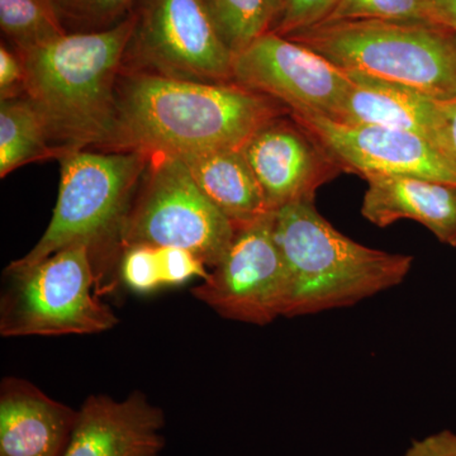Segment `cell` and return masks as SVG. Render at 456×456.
I'll list each match as a JSON object with an SVG mask.
<instances>
[{
    "mask_svg": "<svg viewBox=\"0 0 456 456\" xmlns=\"http://www.w3.org/2000/svg\"><path fill=\"white\" fill-rule=\"evenodd\" d=\"M285 113L289 110L283 104L233 82L134 70L117 84L106 146L174 156L242 149L255 132Z\"/></svg>",
    "mask_w": 456,
    "mask_h": 456,
    "instance_id": "6da1fadb",
    "label": "cell"
},
{
    "mask_svg": "<svg viewBox=\"0 0 456 456\" xmlns=\"http://www.w3.org/2000/svg\"><path fill=\"white\" fill-rule=\"evenodd\" d=\"M136 13L101 31L68 32L20 53L26 97L40 110L66 152L107 145L113 130L117 79L136 28Z\"/></svg>",
    "mask_w": 456,
    "mask_h": 456,
    "instance_id": "7a4b0ae2",
    "label": "cell"
},
{
    "mask_svg": "<svg viewBox=\"0 0 456 456\" xmlns=\"http://www.w3.org/2000/svg\"><path fill=\"white\" fill-rule=\"evenodd\" d=\"M274 235L289 275L284 317L350 307L403 283L411 255L368 248L336 230L314 202L274 212Z\"/></svg>",
    "mask_w": 456,
    "mask_h": 456,
    "instance_id": "3957f363",
    "label": "cell"
},
{
    "mask_svg": "<svg viewBox=\"0 0 456 456\" xmlns=\"http://www.w3.org/2000/svg\"><path fill=\"white\" fill-rule=\"evenodd\" d=\"M345 71L415 89L437 102L456 99V33L428 22H321L285 36Z\"/></svg>",
    "mask_w": 456,
    "mask_h": 456,
    "instance_id": "277c9868",
    "label": "cell"
},
{
    "mask_svg": "<svg viewBox=\"0 0 456 456\" xmlns=\"http://www.w3.org/2000/svg\"><path fill=\"white\" fill-rule=\"evenodd\" d=\"M150 155L130 150H73L60 158L61 178L53 218L35 248L8 268H28L73 245L97 251L117 240ZM97 268V266H95Z\"/></svg>",
    "mask_w": 456,
    "mask_h": 456,
    "instance_id": "5b68a950",
    "label": "cell"
},
{
    "mask_svg": "<svg viewBox=\"0 0 456 456\" xmlns=\"http://www.w3.org/2000/svg\"><path fill=\"white\" fill-rule=\"evenodd\" d=\"M0 299V335H94L119 320L99 298L101 285L92 250L73 245L28 268H7Z\"/></svg>",
    "mask_w": 456,
    "mask_h": 456,
    "instance_id": "8992f818",
    "label": "cell"
},
{
    "mask_svg": "<svg viewBox=\"0 0 456 456\" xmlns=\"http://www.w3.org/2000/svg\"><path fill=\"white\" fill-rule=\"evenodd\" d=\"M146 180L119 233L121 250L171 246L197 255L207 268L220 263L237 226L198 187L176 156L150 155Z\"/></svg>",
    "mask_w": 456,
    "mask_h": 456,
    "instance_id": "52a82bcc",
    "label": "cell"
},
{
    "mask_svg": "<svg viewBox=\"0 0 456 456\" xmlns=\"http://www.w3.org/2000/svg\"><path fill=\"white\" fill-rule=\"evenodd\" d=\"M289 290L272 212L237 227L220 263L191 293L221 317L266 326L285 316Z\"/></svg>",
    "mask_w": 456,
    "mask_h": 456,
    "instance_id": "ba28073f",
    "label": "cell"
},
{
    "mask_svg": "<svg viewBox=\"0 0 456 456\" xmlns=\"http://www.w3.org/2000/svg\"><path fill=\"white\" fill-rule=\"evenodd\" d=\"M136 16L128 50L141 68L179 79L232 82L233 53L202 0H143Z\"/></svg>",
    "mask_w": 456,
    "mask_h": 456,
    "instance_id": "9c48e42d",
    "label": "cell"
},
{
    "mask_svg": "<svg viewBox=\"0 0 456 456\" xmlns=\"http://www.w3.org/2000/svg\"><path fill=\"white\" fill-rule=\"evenodd\" d=\"M232 82L274 99L297 116L335 119L350 77L316 51L268 31L233 56Z\"/></svg>",
    "mask_w": 456,
    "mask_h": 456,
    "instance_id": "30bf717a",
    "label": "cell"
},
{
    "mask_svg": "<svg viewBox=\"0 0 456 456\" xmlns=\"http://www.w3.org/2000/svg\"><path fill=\"white\" fill-rule=\"evenodd\" d=\"M341 170L374 175L417 176L456 188V167L428 140L411 132L350 126L326 117L297 116Z\"/></svg>",
    "mask_w": 456,
    "mask_h": 456,
    "instance_id": "8fae6325",
    "label": "cell"
},
{
    "mask_svg": "<svg viewBox=\"0 0 456 456\" xmlns=\"http://www.w3.org/2000/svg\"><path fill=\"white\" fill-rule=\"evenodd\" d=\"M270 212L294 203L314 202L321 185L340 171L329 152L290 116L277 117L242 147Z\"/></svg>",
    "mask_w": 456,
    "mask_h": 456,
    "instance_id": "7c38bea8",
    "label": "cell"
},
{
    "mask_svg": "<svg viewBox=\"0 0 456 456\" xmlns=\"http://www.w3.org/2000/svg\"><path fill=\"white\" fill-rule=\"evenodd\" d=\"M164 411L145 393L122 401L92 395L77 410V422L62 456H161Z\"/></svg>",
    "mask_w": 456,
    "mask_h": 456,
    "instance_id": "4fadbf2b",
    "label": "cell"
},
{
    "mask_svg": "<svg viewBox=\"0 0 456 456\" xmlns=\"http://www.w3.org/2000/svg\"><path fill=\"white\" fill-rule=\"evenodd\" d=\"M77 410L17 377L0 384V456H62Z\"/></svg>",
    "mask_w": 456,
    "mask_h": 456,
    "instance_id": "5bb4252c",
    "label": "cell"
},
{
    "mask_svg": "<svg viewBox=\"0 0 456 456\" xmlns=\"http://www.w3.org/2000/svg\"><path fill=\"white\" fill-rule=\"evenodd\" d=\"M346 73L350 88L332 121L411 132L428 140L444 155L440 102L401 84L358 71Z\"/></svg>",
    "mask_w": 456,
    "mask_h": 456,
    "instance_id": "9a60e30c",
    "label": "cell"
},
{
    "mask_svg": "<svg viewBox=\"0 0 456 456\" xmlns=\"http://www.w3.org/2000/svg\"><path fill=\"white\" fill-rule=\"evenodd\" d=\"M362 215L378 227L399 220L424 224L443 244L456 246V188L417 176L365 178Z\"/></svg>",
    "mask_w": 456,
    "mask_h": 456,
    "instance_id": "2e32d148",
    "label": "cell"
},
{
    "mask_svg": "<svg viewBox=\"0 0 456 456\" xmlns=\"http://www.w3.org/2000/svg\"><path fill=\"white\" fill-rule=\"evenodd\" d=\"M176 158L208 200L237 227L272 213L241 149Z\"/></svg>",
    "mask_w": 456,
    "mask_h": 456,
    "instance_id": "e0dca14e",
    "label": "cell"
},
{
    "mask_svg": "<svg viewBox=\"0 0 456 456\" xmlns=\"http://www.w3.org/2000/svg\"><path fill=\"white\" fill-rule=\"evenodd\" d=\"M51 134L46 119L31 99L23 95L0 103V175L44 159L61 158L64 150Z\"/></svg>",
    "mask_w": 456,
    "mask_h": 456,
    "instance_id": "ac0fdd59",
    "label": "cell"
},
{
    "mask_svg": "<svg viewBox=\"0 0 456 456\" xmlns=\"http://www.w3.org/2000/svg\"><path fill=\"white\" fill-rule=\"evenodd\" d=\"M121 279L134 292L149 294L207 277V265L197 255L171 246L136 245L122 251Z\"/></svg>",
    "mask_w": 456,
    "mask_h": 456,
    "instance_id": "d6986e66",
    "label": "cell"
},
{
    "mask_svg": "<svg viewBox=\"0 0 456 456\" xmlns=\"http://www.w3.org/2000/svg\"><path fill=\"white\" fill-rule=\"evenodd\" d=\"M0 27L20 53L68 33L55 0H0Z\"/></svg>",
    "mask_w": 456,
    "mask_h": 456,
    "instance_id": "ffe728a7",
    "label": "cell"
},
{
    "mask_svg": "<svg viewBox=\"0 0 456 456\" xmlns=\"http://www.w3.org/2000/svg\"><path fill=\"white\" fill-rule=\"evenodd\" d=\"M216 31L228 50L241 53L270 31L268 0H202Z\"/></svg>",
    "mask_w": 456,
    "mask_h": 456,
    "instance_id": "44dd1931",
    "label": "cell"
},
{
    "mask_svg": "<svg viewBox=\"0 0 456 456\" xmlns=\"http://www.w3.org/2000/svg\"><path fill=\"white\" fill-rule=\"evenodd\" d=\"M341 20H391L439 25L428 0H338L322 22Z\"/></svg>",
    "mask_w": 456,
    "mask_h": 456,
    "instance_id": "7402d4cb",
    "label": "cell"
},
{
    "mask_svg": "<svg viewBox=\"0 0 456 456\" xmlns=\"http://www.w3.org/2000/svg\"><path fill=\"white\" fill-rule=\"evenodd\" d=\"M134 2L136 0H55L65 28L74 27L77 32L101 31L118 25L130 16Z\"/></svg>",
    "mask_w": 456,
    "mask_h": 456,
    "instance_id": "603a6c76",
    "label": "cell"
},
{
    "mask_svg": "<svg viewBox=\"0 0 456 456\" xmlns=\"http://www.w3.org/2000/svg\"><path fill=\"white\" fill-rule=\"evenodd\" d=\"M338 0H283L273 31L289 36L322 22Z\"/></svg>",
    "mask_w": 456,
    "mask_h": 456,
    "instance_id": "cb8c5ba5",
    "label": "cell"
},
{
    "mask_svg": "<svg viewBox=\"0 0 456 456\" xmlns=\"http://www.w3.org/2000/svg\"><path fill=\"white\" fill-rule=\"evenodd\" d=\"M26 94V68L18 51L0 47V99L7 101Z\"/></svg>",
    "mask_w": 456,
    "mask_h": 456,
    "instance_id": "d4e9b609",
    "label": "cell"
},
{
    "mask_svg": "<svg viewBox=\"0 0 456 456\" xmlns=\"http://www.w3.org/2000/svg\"><path fill=\"white\" fill-rule=\"evenodd\" d=\"M402 456H456V432L444 430L413 440Z\"/></svg>",
    "mask_w": 456,
    "mask_h": 456,
    "instance_id": "484cf974",
    "label": "cell"
},
{
    "mask_svg": "<svg viewBox=\"0 0 456 456\" xmlns=\"http://www.w3.org/2000/svg\"><path fill=\"white\" fill-rule=\"evenodd\" d=\"M443 116L444 155L456 167V99L440 102Z\"/></svg>",
    "mask_w": 456,
    "mask_h": 456,
    "instance_id": "4316f807",
    "label": "cell"
},
{
    "mask_svg": "<svg viewBox=\"0 0 456 456\" xmlns=\"http://www.w3.org/2000/svg\"><path fill=\"white\" fill-rule=\"evenodd\" d=\"M439 25L456 33V0H428Z\"/></svg>",
    "mask_w": 456,
    "mask_h": 456,
    "instance_id": "83f0119b",
    "label": "cell"
},
{
    "mask_svg": "<svg viewBox=\"0 0 456 456\" xmlns=\"http://www.w3.org/2000/svg\"><path fill=\"white\" fill-rule=\"evenodd\" d=\"M268 3L270 14H272V20L275 25V22H277L279 17V13H281V5H283V0H268Z\"/></svg>",
    "mask_w": 456,
    "mask_h": 456,
    "instance_id": "f1b7e54d",
    "label": "cell"
}]
</instances>
